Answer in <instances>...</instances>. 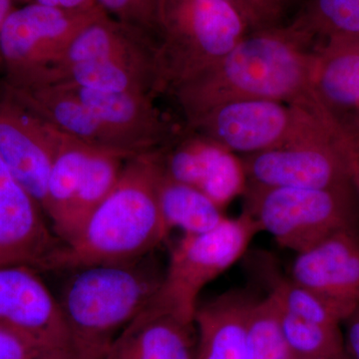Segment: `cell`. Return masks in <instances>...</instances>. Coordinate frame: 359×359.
<instances>
[{
  "mask_svg": "<svg viewBox=\"0 0 359 359\" xmlns=\"http://www.w3.org/2000/svg\"><path fill=\"white\" fill-rule=\"evenodd\" d=\"M314 41L292 23L250 32L224 57L172 90L189 126L222 104L269 99L320 106Z\"/></svg>",
  "mask_w": 359,
  "mask_h": 359,
  "instance_id": "obj_1",
  "label": "cell"
},
{
  "mask_svg": "<svg viewBox=\"0 0 359 359\" xmlns=\"http://www.w3.org/2000/svg\"><path fill=\"white\" fill-rule=\"evenodd\" d=\"M155 177V152L130 158L112 192L76 237L52 252L40 271L132 263L150 254L169 235L158 205Z\"/></svg>",
  "mask_w": 359,
  "mask_h": 359,
  "instance_id": "obj_2",
  "label": "cell"
},
{
  "mask_svg": "<svg viewBox=\"0 0 359 359\" xmlns=\"http://www.w3.org/2000/svg\"><path fill=\"white\" fill-rule=\"evenodd\" d=\"M58 302L74 359H106L111 347L156 294L164 273L143 259L73 271Z\"/></svg>",
  "mask_w": 359,
  "mask_h": 359,
  "instance_id": "obj_3",
  "label": "cell"
},
{
  "mask_svg": "<svg viewBox=\"0 0 359 359\" xmlns=\"http://www.w3.org/2000/svg\"><path fill=\"white\" fill-rule=\"evenodd\" d=\"M250 32L222 0H161L156 45L157 90H173L216 63Z\"/></svg>",
  "mask_w": 359,
  "mask_h": 359,
  "instance_id": "obj_4",
  "label": "cell"
},
{
  "mask_svg": "<svg viewBox=\"0 0 359 359\" xmlns=\"http://www.w3.org/2000/svg\"><path fill=\"white\" fill-rule=\"evenodd\" d=\"M245 212L283 249L301 252L342 229L359 226L353 184L332 188L248 186Z\"/></svg>",
  "mask_w": 359,
  "mask_h": 359,
  "instance_id": "obj_5",
  "label": "cell"
},
{
  "mask_svg": "<svg viewBox=\"0 0 359 359\" xmlns=\"http://www.w3.org/2000/svg\"><path fill=\"white\" fill-rule=\"evenodd\" d=\"M189 128L243 156L337 133L334 122L320 106L309 107L269 99L222 104Z\"/></svg>",
  "mask_w": 359,
  "mask_h": 359,
  "instance_id": "obj_6",
  "label": "cell"
},
{
  "mask_svg": "<svg viewBox=\"0 0 359 359\" xmlns=\"http://www.w3.org/2000/svg\"><path fill=\"white\" fill-rule=\"evenodd\" d=\"M259 231L256 221L244 212L238 218L226 217L205 233L184 235L172 250L159 290L149 304L194 323L205 285L237 263Z\"/></svg>",
  "mask_w": 359,
  "mask_h": 359,
  "instance_id": "obj_7",
  "label": "cell"
},
{
  "mask_svg": "<svg viewBox=\"0 0 359 359\" xmlns=\"http://www.w3.org/2000/svg\"><path fill=\"white\" fill-rule=\"evenodd\" d=\"M103 13L100 6L82 11L28 4L14 9L0 29L8 88L39 86L78 33Z\"/></svg>",
  "mask_w": 359,
  "mask_h": 359,
  "instance_id": "obj_8",
  "label": "cell"
},
{
  "mask_svg": "<svg viewBox=\"0 0 359 359\" xmlns=\"http://www.w3.org/2000/svg\"><path fill=\"white\" fill-rule=\"evenodd\" d=\"M23 264L0 266V327L46 359H74L62 309L39 275Z\"/></svg>",
  "mask_w": 359,
  "mask_h": 359,
  "instance_id": "obj_9",
  "label": "cell"
},
{
  "mask_svg": "<svg viewBox=\"0 0 359 359\" xmlns=\"http://www.w3.org/2000/svg\"><path fill=\"white\" fill-rule=\"evenodd\" d=\"M248 186L332 188L353 183L348 147L339 130L327 138L243 156Z\"/></svg>",
  "mask_w": 359,
  "mask_h": 359,
  "instance_id": "obj_10",
  "label": "cell"
},
{
  "mask_svg": "<svg viewBox=\"0 0 359 359\" xmlns=\"http://www.w3.org/2000/svg\"><path fill=\"white\" fill-rule=\"evenodd\" d=\"M156 156L168 176L198 189L223 211L247 191L242 158L197 132L192 131Z\"/></svg>",
  "mask_w": 359,
  "mask_h": 359,
  "instance_id": "obj_11",
  "label": "cell"
},
{
  "mask_svg": "<svg viewBox=\"0 0 359 359\" xmlns=\"http://www.w3.org/2000/svg\"><path fill=\"white\" fill-rule=\"evenodd\" d=\"M56 139L55 127L14 99L0 107V157L42 211Z\"/></svg>",
  "mask_w": 359,
  "mask_h": 359,
  "instance_id": "obj_12",
  "label": "cell"
},
{
  "mask_svg": "<svg viewBox=\"0 0 359 359\" xmlns=\"http://www.w3.org/2000/svg\"><path fill=\"white\" fill-rule=\"evenodd\" d=\"M42 212L0 157V266L23 264L40 271L60 247Z\"/></svg>",
  "mask_w": 359,
  "mask_h": 359,
  "instance_id": "obj_13",
  "label": "cell"
},
{
  "mask_svg": "<svg viewBox=\"0 0 359 359\" xmlns=\"http://www.w3.org/2000/svg\"><path fill=\"white\" fill-rule=\"evenodd\" d=\"M292 282L332 299L359 304V226L342 229L295 254Z\"/></svg>",
  "mask_w": 359,
  "mask_h": 359,
  "instance_id": "obj_14",
  "label": "cell"
},
{
  "mask_svg": "<svg viewBox=\"0 0 359 359\" xmlns=\"http://www.w3.org/2000/svg\"><path fill=\"white\" fill-rule=\"evenodd\" d=\"M68 86L76 92L87 109L132 154L153 152V147L166 137V126L153 103V94Z\"/></svg>",
  "mask_w": 359,
  "mask_h": 359,
  "instance_id": "obj_15",
  "label": "cell"
},
{
  "mask_svg": "<svg viewBox=\"0 0 359 359\" xmlns=\"http://www.w3.org/2000/svg\"><path fill=\"white\" fill-rule=\"evenodd\" d=\"M313 90L337 126L359 104V32L332 35L314 45Z\"/></svg>",
  "mask_w": 359,
  "mask_h": 359,
  "instance_id": "obj_16",
  "label": "cell"
},
{
  "mask_svg": "<svg viewBox=\"0 0 359 359\" xmlns=\"http://www.w3.org/2000/svg\"><path fill=\"white\" fill-rule=\"evenodd\" d=\"M106 359H197L195 323L149 304L117 337Z\"/></svg>",
  "mask_w": 359,
  "mask_h": 359,
  "instance_id": "obj_17",
  "label": "cell"
},
{
  "mask_svg": "<svg viewBox=\"0 0 359 359\" xmlns=\"http://www.w3.org/2000/svg\"><path fill=\"white\" fill-rule=\"evenodd\" d=\"M11 98L63 133L96 147L135 156L122 145L92 114L76 92L65 84H51L29 89L9 88Z\"/></svg>",
  "mask_w": 359,
  "mask_h": 359,
  "instance_id": "obj_18",
  "label": "cell"
},
{
  "mask_svg": "<svg viewBox=\"0 0 359 359\" xmlns=\"http://www.w3.org/2000/svg\"><path fill=\"white\" fill-rule=\"evenodd\" d=\"M254 299L230 292L196 311L197 359H248L247 323Z\"/></svg>",
  "mask_w": 359,
  "mask_h": 359,
  "instance_id": "obj_19",
  "label": "cell"
},
{
  "mask_svg": "<svg viewBox=\"0 0 359 359\" xmlns=\"http://www.w3.org/2000/svg\"><path fill=\"white\" fill-rule=\"evenodd\" d=\"M156 194L163 222L169 233L174 229L184 235L212 230L224 218L223 210L198 189L172 179L160 166L156 156Z\"/></svg>",
  "mask_w": 359,
  "mask_h": 359,
  "instance_id": "obj_20",
  "label": "cell"
},
{
  "mask_svg": "<svg viewBox=\"0 0 359 359\" xmlns=\"http://www.w3.org/2000/svg\"><path fill=\"white\" fill-rule=\"evenodd\" d=\"M132 157L134 156L110 149H94L65 224L56 235L62 244L76 237L92 212L112 192L121 177L125 164Z\"/></svg>",
  "mask_w": 359,
  "mask_h": 359,
  "instance_id": "obj_21",
  "label": "cell"
},
{
  "mask_svg": "<svg viewBox=\"0 0 359 359\" xmlns=\"http://www.w3.org/2000/svg\"><path fill=\"white\" fill-rule=\"evenodd\" d=\"M95 148L96 146L57 129L55 153L43 205L44 214L50 219L55 236L65 224L90 156Z\"/></svg>",
  "mask_w": 359,
  "mask_h": 359,
  "instance_id": "obj_22",
  "label": "cell"
},
{
  "mask_svg": "<svg viewBox=\"0 0 359 359\" xmlns=\"http://www.w3.org/2000/svg\"><path fill=\"white\" fill-rule=\"evenodd\" d=\"M280 321L294 358L351 359L340 327L304 320L282 308Z\"/></svg>",
  "mask_w": 359,
  "mask_h": 359,
  "instance_id": "obj_23",
  "label": "cell"
},
{
  "mask_svg": "<svg viewBox=\"0 0 359 359\" xmlns=\"http://www.w3.org/2000/svg\"><path fill=\"white\" fill-rule=\"evenodd\" d=\"M271 292L287 313L332 327H341L358 306L302 287L290 278L275 280Z\"/></svg>",
  "mask_w": 359,
  "mask_h": 359,
  "instance_id": "obj_24",
  "label": "cell"
},
{
  "mask_svg": "<svg viewBox=\"0 0 359 359\" xmlns=\"http://www.w3.org/2000/svg\"><path fill=\"white\" fill-rule=\"evenodd\" d=\"M248 359H294L280 321V306L271 292L254 299L247 323Z\"/></svg>",
  "mask_w": 359,
  "mask_h": 359,
  "instance_id": "obj_25",
  "label": "cell"
},
{
  "mask_svg": "<svg viewBox=\"0 0 359 359\" xmlns=\"http://www.w3.org/2000/svg\"><path fill=\"white\" fill-rule=\"evenodd\" d=\"M290 23L314 43L332 35L359 32V0H306Z\"/></svg>",
  "mask_w": 359,
  "mask_h": 359,
  "instance_id": "obj_26",
  "label": "cell"
},
{
  "mask_svg": "<svg viewBox=\"0 0 359 359\" xmlns=\"http://www.w3.org/2000/svg\"><path fill=\"white\" fill-rule=\"evenodd\" d=\"M106 13L147 35L157 44L161 0H95Z\"/></svg>",
  "mask_w": 359,
  "mask_h": 359,
  "instance_id": "obj_27",
  "label": "cell"
},
{
  "mask_svg": "<svg viewBox=\"0 0 359 359\" xmlns=\"http://www.w3.org/2000/svg\"><path fill=\"white\" fill-rule=\"evenodd\" d=\"M231 4L243 16L250 32L280 25V18L266 0H222Z\"/></svg>",
  "mask_w": 359,
  "mask_h": 359,
  "instance_id": "obj_28",
  "label": "cell"
},
{
  "mask_svg": "<svg viewBox=\"0 0 359 359\" xmlns=\"http://www.w3.org/2000/svg\"><path fill=\"white\" fill-rule=\"evenodd\" d=\"M0 359H46L22 337L0 327Z\"/></svg>",
  "mask_w": 359,
  "mask_h": 359,
  "instance_id": "obj_29",
  "label": "cell"
},
{
  "mask_svg": "<svg viewBox=\"0 0 359 359\" xmlns=\"http://www.w3.org/2000/svg\"><path fill=\"white\" fill-rule=\"evenodd\" d=\"M344 325L346 327L344 339L349 356L351 359H359V304Z\"/></svg>",
  "mask_w": 359,
  "mask_h": 359,
  "instance_id": "obj_30",
  "label": "cell"
},
{
  "mask_svg": "<svg viewBox=\"0 0 359 359\" xmlns=\"http://www.w3.org/2000/svg\"><path fill=\"white\" fill-rule=\"evenodd\" d=\"M337 128L341 132L342 136L353 152L359 156V104L346 121L337 126Z\"/></svg>",
  "mask_w": 359,
  "mask_h": 359,
  "instance_id": "obj_31",
  "label": "cell"
},
{
  "mask_svg": "<svg viewBox=\"0 0 359 359\" xmlns=\"http://www.w3.org/2000/svg\"><path fill=\"white\" fill-rule=\"evenodd\" d=\"M25 4H39L42 6L63 9H92L98 7L95 0H21Z\"/></svg>",
  "mask_w": 359,
  "mask_h": 359,
  "instance_id": "obj_32",
  "label": "cell"
},
{
  "mask_svg": "<svg viewBox=\"0 0 359 359\" xmlns=\"http://www.w3.org/2000/svg\"><path fill=\"white\" fill-rule=\"evenodd\" d=\"M348 159L351 181H353L354 189H355L359 199V156L356 155L353 151H351Z\"/></svg>",
  "mask_w": 359,
  "mask_h": 359,
  "instance_id": "obj_33",
  "label": "cell"
},
{
  "mask_svg": "<svg viewBox=\"0 0 359 359\" xmlns=\"http://www.w3.org/2000/svg\"><path fill=\"white\" fill-rule=\"evenodd\" d=\"M266 4L275 11L276 15L282 20L283 13H285L290 6L294 4L297 0H266Z\"/></svg>",
  "mask_w": 359,
  "mask_h": 359,
  "instance_id": "obj_34",
  "label": "cell"
},
{
  "mask_svg": "<svg viewBox=\"0 0 359 359\" xmlns=\"http://www.w3.org/2000/svg\"><path fill=\"white\" fill-rule=\"evenodd\" d=\"M14 9L13 0H0V29Z\"/></svg>",
  "mask_w": 359,
  "mask_h": 359,
  "instance_id": "obj_35",
  "label": "cell"
},
{
  "mask_svg": "<svg viewBox=\"0 0 359 359\" xmlns=\"http://www.w3.org/2000/svg\"><path fill=\"white\" fill-rule=\"evenodd\" d=\"M294 359H306V358H294Z\"/></svg>",
  "mask_w": 359,
  "mask_h": 359,
  "instance_id": "obj_36",
  "label": "cell"
}]
</instances>
